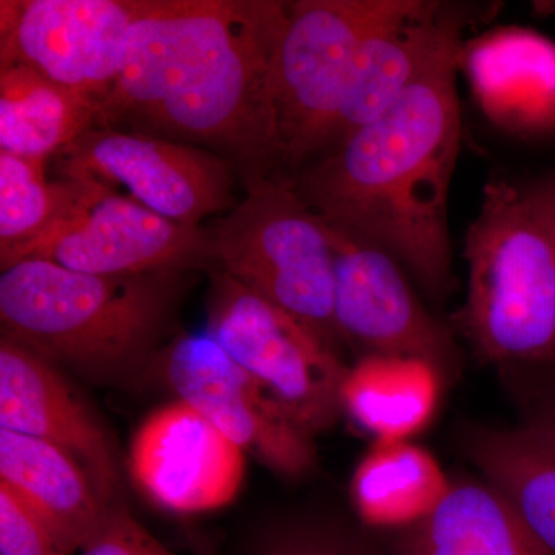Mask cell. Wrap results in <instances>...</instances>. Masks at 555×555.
<instances>
[{
  "label": "cell",
  "instance_id": "cell-1",
  "mask_svg": "<svg viewBox=\"0 0 555 555\" xmlns=\"http://www.w3.org/2000/svg\"><path fill=\"white\" fill-rule=\"evenodd\" d=\"M462 38L385 115L302 171L294 190L332 229L386 250L436 301L452 284L448 199L462 144Z\"/></svg>",
  "mask_w": 555,
  "mask_h": 555
},
{
  "label": "cell",
  "instance_id": "cell-2",
  "mask_svg": "<svg viewBox=\"0 0 555 555\" xmlns=\"http://www.w3.org/2000/svg\"><path fill=\"white\" fill-rule=\"evenodd\" d=\"M288 5L179 0L166 93L149 134L214 153L244 190L273 182L270 72Z\"/></svg>",
  "mask_w": 555,
  "mask_h": 555
},
{
  "label": "cell",
  "instance_id": "cell-3",
  "mask_svg": "<svg viewBox=\"0 0 555 555\" xmlns=\"http://www.w3.org/2000/svg\"><path fill=\"white\" fill-rule=\"evenodd\" d=\"M198 273L91 275L25 259L0 275L2 337L83 377H124L158 356Z\"/></svg>",
  "mask_w": 555,
  "mask_h": 555
},
{
  "label": "cell",
  "instance_id": "cell-4",
  "mask_svg": "<svg viewBox=\"0 0 555 555\" xmlns=\"http://www.w3.org/2000/svg\"><path fill=\"white\" fill-rule=\"evenodd\" d=\"M465 258L456 321L474 352L505 367L555 363V171L526 184L486 182Z\"/></svg>",
  "mask_w": 555,
  "mask_h": 555
},
{
  "label": "cell",
  "instance_id": "cell-5",
  "mask_svg": "<svg viewBox=\"0 0 555 555\" xmlns=\"http://www.w3.org/2000/svg\"><path fill=\"white\" fill-rule=\"evenodd\" d=\"M412 0H295L270 72L273 182L295 181L334 141L353 62Z\"/></svg>",
  "mask_w": 555,
  "mask_h": 555
},
{
  "label": "cell",
  "instance_id": "cell-6",
  "mask_svg": "<svg viewBox=\"0 0 555 555\" xmlns=\"http://www.w3.org/2000/svg\"><path fill=\"white\" fill-rule=\"evenodd\" d=\"M218 272L269 299L338 350L334 230L294 189L261 182L207 228Z\"/></svg>",
  "mask_w": 555,
  "mask_h": 555
},
{
  "label": "cell",
  "instance_id": "cell-7",
  "mask_svg": "<svg viewBox=\"0 0 555 555\" xmlns=\"http://www.w3.org/2000/svg\"><path fill=\"white\" fill-rule=\"evenodd\" d=\"M206 332L241 367L276 398L309 436L328 429L341 414L349 366L338 350L269 299L225 273H210Z\"/></svg>",
  "mask_w": 555,
  "mask_h": 555
},
{
  "label": "cell",
  "instance_id": "cell-8",
  "mask_svg": "<svg viewBox=\"0 0 555 555\" xmlns=\"http://www.w3.org/2000/svg\"><path fill=\"white\" fill-rule=\"evenodd\" d=\"M64 179L68 196L61 214L2 270L25 259H43L91 275L217 270L204 225L178 224L98 182Z\"/></svg>",
  "mask_w": 555,
  "mask_h": 555
},
{
  "label": "cell",
  "instance_id": "cell-9",
  "mask_svg": "<svg viewBox=\"0 0 555 555\" xmlns=\"http://www.w3.org/2000/svg\"><path fill=\"white\" fill-rule=\"evenodd\" d=\"M60 177L86 179L178 224L201 228L235 206L236 173L224 159L153 134L91 129L56 156Z\"/></svg>",
  "mask_w": 555,
  "mask_h": 555
},
{
  "label": "cell",
  "instance_id": "cell-10",
  "mask_svg": "<svg viewBox=\"0 0 555 555\" xmlns=\"http://www.w3.org/2000/svg\"><path fill=\"white\" fill-rule=\"evenodd\" d=\"M155 364L178 400L273 473L298 478L315 467L313 437L207 332L177 335Z\"/></svg>",
  "mask_w": 555,
  "mask_h": 555
},
{
  "label": "cell",
  "instance_id": "cell-11",
  "mask_svg": "<svg viewBox=\"0 0 555 555\" xmlns=\"http://www.w3.org/2000/svg\"><path fill=\"white\" fill-rule=\"evenodd\" d=\"M145 0H0V68L25 67L98 105ZM100 112V109H98Z\"/></svg>",
  "mask_w": 555,
  "mask_h": 555
},
{
  "label": "cell",
  "instance_id": "cell-12",
  "mask_svg": "<svg viewBox=\"0 0 555 555\" xmlns=\"http://www.w3.org/2000/svg\"><path fill=\"white\" fill-rule=\"evenodd\" d=\"M334 235V320L341 343L360 358H418L444 378L455 377L460 356L451 331L427 312L403 266L374 244L338 230Z\"/></svg>",
  "mask_w": 555,
  "mask_h": 555
},
{
  "label": "cell",
  "instance_id": "cell-13",
  "mask_svg": "<svg viewBox=\"0 0 555 555\" xmlns=\"http://www.w3.org/2000/svg\"><path fill=\"white\" fill-rule=\"evenodd\" d=\"M129 476L153 505L179 516L229 506L246 476V452L184 401L144 418L130 441Z\"/></svg>",
  "mask_w": 555,
  "mask_h": 555
},
{
  "label": "cell",
  "instance_id": "cell-14",
  "mask_svg": "<svg viewBox=\"0 0 555 555\" xmlns=\"http://www.w3.org/2000/svg\"><path fill=\"white\" fill-rule=\"evenodd\" d=\"M0 429L67 452L102 502H115L118 456L104 427L53 361L7 337L0 341Z\"/></svg>",
  "mask_w": 555,
  "mask_h": 555
},
{
  "label": "cell",
  "instance_id": "cell-15",
  "mask_svg": "<svg viewBox=\"0 0 555 555\" xmlns=\"http://www.w3.org/2000/svg\"><path fill=\"white\" fill-rule=\"evenodd\" d=\"M459 69L492 126L520 139L555 138V42L531 28L495 27L463 40Z\"/></svg>",
  "mask_w": 555,
  "mask_h": 555
},
{
  "label": "cell",
  "instance_id": "cell-16",
  "mask_svg": "<svg viewBox=\"0 0 555 555\" xmlns=\"http://www.w3.org/2000/svg\"><path fill=\"white\" fill-rule=\"evenodd\" d=\"M478 20L470 7L412 0L406 13L372 31L357 51L331 147L392 108L443 47Z\"/></svg>",
  "mask_w": 555,
  "mask_h": 555
},
{
  "label": "cell",
  "instance_id": "cell-17",
  "mask_svg": "<svg viewBox=\"0 0 555 555\" xmlns=\"http://www.w3.org/2000/svg\"><path fill=\"white\" fill-rule=\"evenodd\" d=\"M0 483L9 486L72 555L107 513L108 505L72 455L7 429H0Z\"/></svg>",
  "mask_w": 555,
  "mask_h": 555
},
{
  "label": "cell",
  "instance_id": "cell-18",
  "mask_svg": "<svg viewBox=\"0 0 555 555\" xmlns=\"http://www.w3.org/2000/svg\"><path fill=\"white\" fill-rule=\"evenodd\" d=\"M463 449L555 555V423L528 418L516 427H469Z\"/></svg>",
  "mask_w": 555,
  "mask_h": 555
},
{
  "label": "cell",
  "instance_id": "cell-19",
  "mask_svg": "<svg viewBox=\"0 0 555 555\" xmlns=\"http://www.w3.org/2000/svg\"><path fill=\"white\" fill-rule=\"evenodd\" d=\"M396 555H553L486 481L451 485L443 502L401 531Z\"/></svg>",
  "mask_w": 555,
  "mask_h": 555
},
{
  "label": "cell",
  "instance_id": "cell-20",
  "mask_svg": "<svg viewBox=\"0 0 555 555\" xmlns=\"http://www.w3.org/2000/svg\"><path fill=\"white\" fill-rule=\"evenodd\" d=\"M444 382L418 358L361 357L343 382L341 412L375 443L411 441L436 416Z\"/></svg>",
  "mask_w": 555,
  "mask_h": 555
},
{
  "label": "cell",
  "instance_id": "cell-21",
  "mask_svg": "<svg viewBox=\"0 0 555 555\" xmlns=\"http://www.w3.org/2000/svg\"><path fill=\"white\" fill-rule=\"evenodd\" d=\"M96 101L25 67L0 68V150L46 163L94 129Z\"/></svg>",
  "mask_w": 555,
  "mask_h": 555
},
{
  "label": "cell",
  "instance_id": "cell-22",
  "mask_svg": "<svg viewBox=\"0 0 555 555\" xmlns=\"http://www.w3.org/2000/svg\"><path fill=\"white\" fill-rule=\"evenodd\" d=\"M452 481L436 456L411 441L374 443L350 480V502L364 525L403 529L429 516Z\"/></svg>",
  "mask_w": 555,
  "mask_h": 555
},
{
  "label": "cell",
  "instance_id": "cell-23",
  "mask_svg": "<svg viewBox=\"0 0 555 555\" xmlns=\"http://www.w3.org/2000/svg\"><path fill=\"white\" fill-rule=\"evenodd\" d=\"M179 0H145L131 22L118 78L102 101L94 129L149 134L166 93Z\"/></svg>",
  "mask_w": 555,
  "mask_h": 555
},
{
  "label": "cell",
  "instance_id": "cell-24",
  "mask_svg": "<svg viewBox=\"0 0 555 555\" xmlns=\"http://www.w3.org/2000/svg\"><path fill=\"white\" fill-rule=\"evenodd\" d=\"M46 163L0 150V266L50 228L68 196V181H49Z\"/></svg>",
  "mask_w": 555,
  "mask_h": 555
},
{
  "label": "cell",
  "instance_id": "cell-25",
  "mask_svg": "<svg viewBox=\"0 0 555 555\" xmlns=\"http://www.w3.org/2000/svg\"><path fill=\"white\" fill-rule=\"evenodd\" d=\"M251 555H377L350 529L326 521L297 520L273 526Z\"/></svg>",
  "mask_w": 555,
  "mask_h": 555
},
{
  "label": "cell",
  "instance_id": "cell-26",
  "mask_svg": "<svg viewBox=\"0 0 555 555\" xmlns=\"http://www.w3.org/2000/svg\"><path fill=\"white\" fill-rule=\"evenodd\" d=\"M0 555H72L62 550L38 516L0 483Z\"/></svg>",
  "mask_w": 555,
  "mask_h": 555
},
{
  "label": "cell",
  "instance_id": "cell-27",
  "mask_svg": "<svg viewBox=\"0 0 555 555\" xmlns=\"http://www.w3.org/2000/svg\"><path fill=\"white\" fill-rule=\"evenodd\" d=\"M80 555H175L155 539L127 507L112 502Z\"/></svg>",
  "mask_w": 555,
  "mask_h": 555
},
{
  "label": "cell",
  "instance_id": "cell-28",
  "mask_svg": "<svg viewBox=\"0 0 555 555\" xmlns=\"http://www.w3.org/2000/svg\"><path fill=\"white\" fill-rule=\"evenodd\" d=\"M520 374L525 392L528 390L529 416L555 423V363L535 367H507Z\"/></svg>",
  "mask_w": 555,
  "mask_h": 555
}]
</instances>
